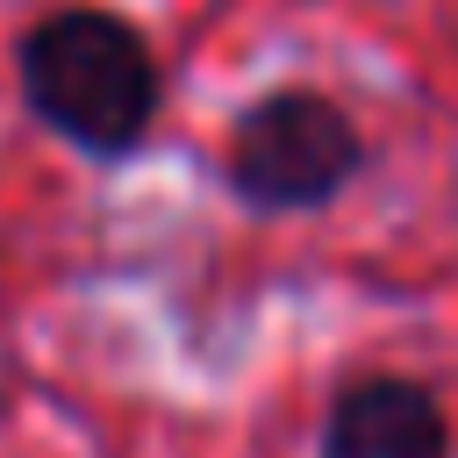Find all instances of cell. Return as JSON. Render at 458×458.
Segmentation results:
<instances>
[{"mask_svg": "<svg viewBox=\"0 0 458 458\" xmlns=\"http://www.w3.org/2000/svg\"><path fill=\"white\" fill-rule=\"evenodd\" d=\"M29 107L86 150H129L157 114V64L122 14L64 7L21 43Z\"/></svg>", "mask_w": 458, "mask_h": 458, "instance_id": "cell-1", "label": "cell"}, {"mask_svg": "<svg viewBox=\"0 0 458 458\" xmlns=\"http://www.w3.org/2000/svg\"><path fill=\"white\" fill-rule=\"evenodd\" d=\"M358 172V129L322 93H272L236 122L229 179L258 208H315Z\"/></svg>", "mask_w": 458, "mask_h": 458, "instance_id": "cell-2", "label": "cell"}, {"mask_svg": "<svg viewBox=\"0 0 458 458\" xmlns=\"http://www.w3.org/2000/svg\"><path fill=\"white\" fill-rule=\"evenodd\" d=\"M322 458H444V408L415 379H365L329 408Z\"/></svg>", "mask_w": 458, "mask_h": 458, "instance_id": "cell-3", "label": "cell"}]
</instances>
